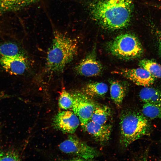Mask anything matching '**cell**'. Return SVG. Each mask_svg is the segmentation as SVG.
Returning a JSON list of instances; mask_svg holds the SVG:
<instances>
[{
  "label": "cell",
  "mask_w": 161,
  "mask_h": 161,
  "mask_svg": "<svg viewBox=\"0 0 161 161\" xmlns=\"http://www.w3.org/2000/svg\"><path fill=\"white\" fill-rule=\"evenodd\" d=\"M76 41L61 32L56 31L51 46L47 53L46 67L52 72L62 71L76 55Z\"/></svg>",
  "instance_id": "2"
},
{
  "label": "cell",
  "mask_w": 161,
  "mask_h": 161,
  "mask_svg": "<svg viewBox=\"0 0 161 161\" xmlns=\"http://www.w3.org/2000/svg\"><path fill=\"white\" fill-rule=\"evenodd\" d=\"M132 81L136 85L144 87L153 84L155 77L146 69L140 67L136 69H124L114 72Z\"/></svg>",
  "instance_id": "9"
},
{
  "label": "cell",
  "mask_w": 161,
  "mask_h": 161,
  "mask_svg": "<svg viewBox=\"0 0 161 161\" xmlns=\"http://www.w3.org/2000/svg\"><path fill=\"white\" fill-rule=\"evenodd\" d=\"M111 114V110L108 107L97 104L90 120L99 124H106Z\"/></svg>",
  "instance_id": "16"
},
{
  "label": "cell",
  "mask_w": 161,
  "mask_h": 161,
  "mask_svg": "<svg viewBox=\"0 0 161 161\" xmlns=\"http://www.w3.org/2000/svg\"><path fill=\"white\" fill-rule=\"evenodd\" d=\"M156 35L157 41L159 52L161 56V31H157Z\"/></svg>",
  "instance_id": "22"
},
{
  "label": "cell",
  "mask_w": 161,
  "mask_h": 161,
  "mask_svg": "<svg viewBox=\"0 0 161 161\" xmlns=\"http://www.w3.org/2000/svg\"><path fill=\"white\" fill-rule=\"evenodd\" d=\"M73 98L70 94L63 89L61 92L58 100V105L61 109L66 110L72 108Z\"/></svg>",
  "instance_id": "20"
},
{
  "label": "cell",
  "mask_w": 161,
  "mask_h": 161,
  "mask_svg": "<svg viewBox=\"0 0 161 161\" xmlns=\"http://www.w3.org/2000/svg\"><path fill=\"white\" fill-rule=\"evenodd\" d=\"M0 62L3 67L7 72L15 75L24 73L28 66L27 58L20 54L10 57H1Z\"/></svg>",
  "instance_id": "10"
},
{
  "label": "cell",
  "mask_w": 161,
  "mask_h": 161,
  "mask_svg": "<svg viewBox=\"0 0 161 161\" xmlns=\"http://www.w3.org/2000/svg\"><path fill=\"white\" fill-rule=\"evenodd\" d=\"M108 90L107 85L103 82H93L87 84L83 88V92L90 97L104 96Z\"/></svg>",
  "instance_id": "15"
},
{
  "label": "cell",
  "mask_w": 161,
  "mask_h": 161,
  "mask_svg": "<svg viewBox=\"0 0 161 161\" xmlns=\"http://www.w3.org/2000/svg\"><path fill=\"white\" fill-rule=\"evenodd\" d=\"M134 0H93L89 5L91 16L103 28L114 30L129 24Z\"/></svg>",
  "instance_id": "1"
},
{
  "label": "cell",
  "mask_w": 161,
  "mask_h": 161,
  "mask_svg": "<svg viewBox=\"0 0 161 161\" xmlns=\"http://www.w3.org/2000/svg\"><path fill=\"white\" fill-rule=\"evenodd\" d=\"M18 46L16 44L7 43L0 46V54L2 57H10L19 54Z\"/></svg>",
  "instance_id": "19"
},
{
  "label": "cell",
  "mask_w": 161,
  "mask_h": 161,
  "mask_svg": "<svg viewBox=\"0 0 161 161\" xmlns=\"http://www.w3.org/2000/svg\"><path fill=\"white\" fill-rule=\"evenodd\" d=\"M20 159L18 153L14 150L0 151V161H18Z\"/></svg>",
  "instance_id": "21"
},
{
  "label": "cell",
  "mask_w": 161,
  "mask_h": 161,
  "mask_svg": "<svg viewBox=\"0 0 161 161\" xmlns=\"http://www.w3.org/2000/svg\"><path fill=\"white\" fill-rule=\"evenodd\" d=\"M120 142L127 147L135 141L149 135L151 127L142 114L132 110L123 111L120 117Z\"/></svg>",
  "instance_id": "3"
},
{
  "label": "cell",
  "mask_w": 161,
  "mask_h": 161,
  "mask_svg": "<svg viewBox=\"0 0 161 161\" xmlns=\"http://www.w3.org/2000/svg\"><path fill=\"white\" fill-rule=\"evenodd\" d=\"M78 74L87 77L96 76L100 75L103 66L93 51L82 60L75 68Z\"/></svg>",
  "instance_id": "8"
},
{
  "label": "cell",
  "mask_w": 161,
  "mask_h": 161,
  "mask_svg": "<svg viewBox=\"0 0 161 161\" xmlns=\"http://www.w3.org/2000/svg\"><path fill=\"white\" fill-rule=\"evenodd\" d=\"M139 95L144 103L161 106V88L144 87L140 90Z\"/></svg>",
  "instance_id": "13"
},
{
  "label": "cell",
  "mask_w": 161,
  "mask_h": 161,
  "mask_svg": "<svg viewBox=\"0 0 161 161\" xmlns=\"http://www.w3.org/2000/svg\"><path fill=\"white\" fill-rule=\"evenodd\" d=\"M83 129L95 140L101 144L107 142L111 136L112 126L109 124H100L90 120Z\"/></svg>",
  "instance_id": "11"
},
{
  "label": "cell",
  "mask_w": 161,
  "mask_h": 161,
  "mask_svg": "<svg viewBox=\"0 0 161 161\" xmlns=\"http://www.w3.org/2000/svg\"><path fill=\"white\" fill-rule=\"evenodd\" d=\"M63 152L76 156L83 160H91L97 157L98 151L73 135H69L59 146Z\"/></svg>",
  "instance_id": "5"
},
{
  "label": "cell",
  "mask_w": 161,
  "mask_h": 161,
  "mask_svg": "<svg viewBox=\"0 0 161 161\" xmlns=\"http://www.w3.org/2000/svg\"><path fill=\"white\" fill-rule=\"evenodd\" d=\"M139 65L149 72L154 77L161 78V65L152 60L144 59L140 60Z\"/></svg>",
  "instance_id": "17"
},
{
  "label": "cell",
  "mask_w": 161,
  "mask_h": 161,
  "mask_svg": "<svg viewBox=\"0 0 161 161\" xmlns=\"http://www.w3.org/2000/svg\"><path fill=\"white\" fill-rule=\"evenodd\" d=\"M110 84L111 98L117 107L119 108L126 95V88L121 82L117 80L111 81Z\"/></svg>",
  "instance_id": "14"
},
{
  "label": "cell",
  "mask_w": 161,
  "mask_h": 161,
  "mask_svg": "<svg viewBox=\"0 0 161 161\" xmlns=\"http://www.w3.org/2000/svg\"><path fill=\"white\" fill-rule=\"evenodd\" d=\"M71 95L73 99L72 110L83 129L90 120L97 104L83 92H75Z\"/></svg>",
  "instance_id": "6"
},
{
  "label": "cell",
  "mask_w": 161,
  "mask_h": 161,
  "mask_svg": "<svg viewBox=\"0 0 161 161\" xmlns=\"http://www.w3.org/2000/svg\"><path fill=\"white\" fill-rule=\"evenodd\" d=\"M106 48L112 55L124 60L137 58L143 51L138 38L130 33L118 35L107 44Z\"/></svg>",
  "instance_id": "4"
},
{
  "label": "cell",
  "mask_w": 161,
  "mask_h": 161,
  "mask_svg": "<svg viewBox=\"0 0 161 161\" xmlns=\"http://www.w3.org/2000/svg\"><path fill=\"white\" fill-rule=\"evenodd\" d=\"M159 6L161 8V4H160V5H159Z\"/></svg>",
  "instance_id": "23"
},
{
  "label": "cell",
  "mask_w": 161,
  "mask_h": 161,
  "mask_svg": "<svg viewBox=\"0 0 161 161\" xmlns=\"http://www.w3.org/2000/svg\"><path fill=\"white\" fill-rule=\"evenodd\" d=\"M39 0H0V15L17 10L35 3Z\"/></svg>",
  "instance_id": "12"
},
{
  "label": "cell",
  "mask_w": 161,
  "mask_h": 161,
  "mask_svg": "<svg viewBox=\"0 0 161 161\" xmlns=\"http://www.w3.org/2000/svg\"><path fill=\"white\" fill-rule=\"evenodd\" d=\"M53 122L55 128L71 134L75 132L80 123L78 117L73 112L69 111L58 113L54 117Z\"/></svg>",
  "instance_id": "7"
},
{
  "label": "cell",
  "mask_w": 161,
  "mask_h": 161,
  "mask_svg": "<svg viewBox=\"0 0 161 161\" xmlns=\"http://www.w3.org/2000/svg\"><path fill=\"white\" fill-rule=\"evenodd\" d=\"M143 114L146 118L151 119H161V106L144 103L142 107Z\"/></svg>",
  "instance_id": "18"
}]
</instances>
